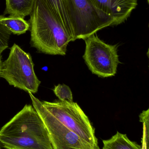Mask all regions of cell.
Listing matches in <instances>:
<instances>
[{
    "label": "cell",
    "instance_id": "1",
    "mask_svg": "<svg viewBox=\"0 0 149 149\" xmlns=\"http://www.w3.org/2000/svg\"><path fill=\"white\" fill-rule=\"evenodd\" d=\"M0 147L53 149L45 125L33 106L26 105L0 130Z\"/></svg>",
    "mask_w": 149,
    "mask_h": 149
},
{
    "label": "cell",
    "instance_id": "2",
    "mask_svg": "<svg viewBox=\"0 0 149 149\" xmlns=\"http://www.w3.org/2000/svg\"><path fill=\"white\" fill-rule=\"evenodd\" d=\"M30 16L31 46L44 54L65 55L72 36L43 0H35Z\"/></svg>",
    "mask_w": 149,
    "mask_h": 149
},
{
    "label": "cell",
    "instance_id": "3",
    "mask_svg": "<svg viewBox=\"0 0 149 149\" xmlns=\"http://www.w3.org/2000/svg\"><path fill=\"white\" fill-rule=\"evenodd\" d=\"M71 27L73 41L86 38L108 26L114 20L100 11L91 0H63Z\"/></svg>",
    "mask_w": 149,
    "mask_h": 149
},
{
    "label": "cell",
    "instance_id": "4",
    "mask_svg": "<svg viewBox=\"0 0 149 149\" xmlns=\"http://www.w3.org/2000/svg\"><path fill=\"white\" fill-rule=\"evenodd\" d=\"M34 66L29 53L14 44L8 58L2 62L0 77L5 79L10 86L35 94L38 92L41 81L35 73Z\"/></svg>",
    "mask_w": 149,
    "mask_h": 149
},
{
    "label": "cell",
    "instance_id": "5",
    "mask_svg": "<svg viewBox=\"0 0 149 149\" xmlns=\"http://www.w3.org/2000/svg\"><path fill=\"white\" fill-rule=\"evenodd\" d=\"M41 102L51 114L65 127L87 142L99 146L94 128L77 103L60 100L54 102L43 101Z\"/></svg>",
    "mask_w": 149,
    "mask_h": 149
},
{
    "label": "cell",
    "instance_id": "6",
    "mask_svg": "<svg viewBox=\"0 0 149 149\" xmlns=\"http://www.w3.org/2000/svg\"><path fill=\"white\" fill-rule=\"evenodd\" d=\"M29 94L32 106L45 125L53 149H100L65 127L43 107L41 101L33 94Z\"/></svg>",
    "mask_w": 149,
    "mask_h": 149
},
{
    "label": "cell",
    "instance_id": "7",
    "mask_svg": "<svg viewBox=\"0 0 149 149\" xmlns=\"http://www.w3.org/2000/svg\"><path fill=\"white\" fill-rule=\"evenodd\" d=\"M85 41V50L83 57L92 73L103 78L115 75L120 63L117 45L107 44L95 34Z\"/></svg>",
    "mask_w": 149,
    "mask_h": 149
},
{
    "label": "cell",
    "instance_id": "8",
    "mask_svg": "<svg viewBox=\"0 0 149 149\" xmlns=\"http://www.w3.org/2000/svg\"><path fill=\"white\" fill-rule=\"evenodd\" d=\"M98 9L113 18L115 25L127 21L137 7V0H91Z\"/></svg>",
    "mask_w": 149,
    "mask_h": 149
},
{
    "label": "cell",
    "instance_id": "9",
    "mask_svg": "<svg viewBox=\"0 0 149 149\" xmlns=\"http://www.w3.org/2000/svg\"><path fill=\"white\" fill-rule=\"evenodd\" d=\"M6 8L3 15L20 17L24 18L32 12L35 0H5Z\"/></svg>",
    "mask_w": 149,
    "mask_h": 149
},
{
    "label": "cell",
    "instance_id": "10",
    "mask_svg": "<svg viewBox=\"0 0 149 149\" xmlns=\"http://www.w3.org/2000/svg\"><path fill=\"white\" fill-rule=\"evenodd\" d=\"M102 142L103 149H141L138 143L129 140L127 134L119 132L110 139Z\"/></svg>",
    "mask_w": 149,
    "mask_h": 149
},
{
    "label": "cell",
    "instance_id": "11",
    "mask_svg": "<svg viewBox=\"0 0 149 149\" xmlns=\"http://www.w3.org/2000/svg\"><path fill=\"white\" fill-rule=\"evenodd\" d=\"M57 18L72 34L71 27L65 8L63 0H43Z\"/></svg>",
    "mask_w": 149,
    "mask_h": 149
},
{
    "label": "cell",
    "instance_id": "12",
    "mask_svg": "<svg viewBox=\"0 0 149 149\" xmlns=\"http://www.w3.org/2000/svg\"><path fill=\"white\" fill-rule=\"evenodd\" d=\"M3 23L5 27L15 35L24 34L30 29L29 22L20 17L12 15L4 16Z\"/></svg>",
    "mask_w": 149,
    "mask_h": 149
},
{
    "label": "cell",
    "instance_id": "13",
    "mask_svg": "<svg viewBox=\"0 0 149 149\" xmlns=\"http://www.w3.org/2000/svg\"><path fill=\"white\" fill-rule=\"evenodd\" d=\"M4 16L3 15H0V55L8 47L9 41L12 34L3 23Z\"/></svg>",
    "mask_w": 149,
    "mask_h": 149
},
{
    "label": "cell",
    "instance_id": "14",
    "mask_svg": "<svg viewBox=\"0 0 149 149\" xmlns=\"http://www.w3.org/2000/svg\"><path fill=\"white\" fill-rule=\"evenodd\" d=\"M53 92L56 96L61 101H73V95L70 88L66 85L59 84L55 86Z\"/></svg>",
    "mask_w": 149,
    "mask_h": 149
},
{
    "label": "cell",
    "instance_id": "15",
    "mask_svg": "<svg viewBox=\"0 0 149 149\" xmlns=\"http://www.w3.org/2000/svg\"><path fill=\"white\" fill-rule=\"evenodd\" d=\"M149 130L143 124V134L142 138L141 149H148Z\"/></svg>",
    "mask_w": 149,
    "mask_h": 149
},
{
    "label": "cell",
    "instance_id": "16",
    "mask_svg": "<svg viewBox=\"0 0 149 149\" xmlns=\"http://www.w3.org/2000/svg\"><path fill=\"white\" fill-rule=\"evenodd\" d=\"M140 121L145 125L148 129H149V109L144 110L139 116Z\"/></svg>",
    "mask_w": 149,
    "mask_h": 149
},
{
    "label": "cell",
    "instance_id": "17",
    "mask_svg": "<svg viewBox=\"0 0 149 149\" xmlns=\"http://www.w3.org/2000/svg\"><path fill=\"white\" fill-rule=\"evenodd\" d=\"M2 56L1 55H0V69H1V65L2 63Z\"/></svg>",
    "mask_w": 149,
    "mask_h": 149
},
{
    "label": "cell",
    "instance_id": "18",
    "mask_svg": "<svg viewBox=\"0 0 149 149\" xmlns=\"http://www.w3.org/2000/svg\"><path fill=\"white\" fill-rule=\"evenodd\" d=\"M147 1H148V3H149V0H147Z\"/></svg>",
    "mask_w": 149,
    "mask_h": 149
},
{
    "label": "cell",
    "instance_id": "19",
    "mask_svg": "<svg viewBox=\"0 0 149 149\" xmlns=\"http://www.w3.org/2000/svg\"><path fill=\"white\" fill-rule=\"evenodd\" d=\"M0 149H1V147H0Z\"/></svg>",
    "mask_w": 149,
    "mask_h": 149
}]
</instances>
